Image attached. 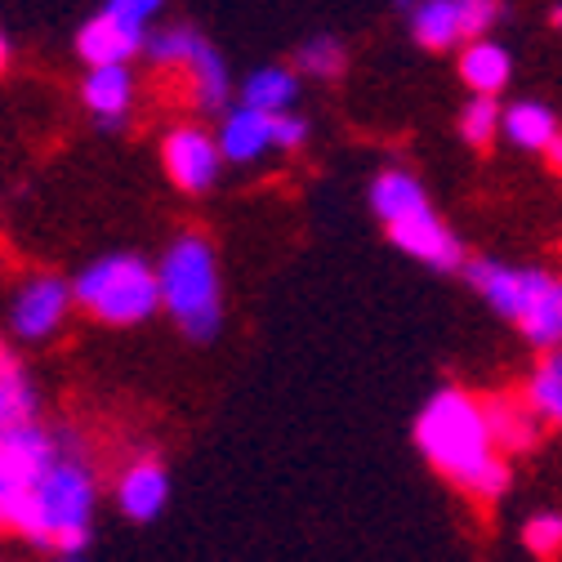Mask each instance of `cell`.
<instances>
[{
	"mask_svg": "<svg viewBox=\"0 0 562 562\" xmlns=\"http://www.w3.org/2000/svg\"><path fill=\"white\" fill-rule=\"evenodd\" d=\"M522 339L531 348H540V353H553V348H562V277H553L544 295L536 300V308L527 313V322L518 326Z\"/></svg>",
	"mask_w": 562,
	"mask_h": 562,
	"instance_id": "24",
	"label": "cell"
},
{
	"mask_svg": "<svg viewBox=\"0 0 562 562\" xmlns=\"http://www.w3.org/2000/svg\"><path fill=\"white\" fill-rule=\"evenodd\" d=\"M144 45H148V27L125 23L108 10L86 19L77 32V54L86 67H130V58L144 54Z\"/></svg>",
	"mask_w": 562,
	"mask_h": 562,
	"instance_id": "10",
	"label": "cell"
},
{
	"mask_svg": "<svg viewBox=\"0 0 562 562\" xmlns=\"http://www.w3.org/2000/svg\"><path fill=\"white\" fill-rule=\"evenodd\" d=\"M19 425H36V384L23 371V362L5 358L0 362V434Z\"/></svg>",
	"mask_w": 562,
	"mask_h": 562,
	"instance_id": "20",
	"label": "cell"
},
{
	"mask_svg": "<svg viewBox=\"0 0 562 562\" xmlns=\"http://www.w3.org/2000/svg\"><path fill=\"white\" fill-rule=\"evenodd\" d=\"M161 166L170 175V183L179 192H210L220 179V144L210 138L201 125H175L166 138H161Z\"/></svg>",
	"mask_w": 562,
	"mask_h": 562,
	"instance_id": "7",
	"label": "cell"
},
{
	"mask_svg": "<svg viewBox=\"0 0 562 562\" xmlns=\"http://www.w3.org/2000/svg\"><path fill=\"white\" fill-rule=\"evenodd\" d=\"M482 415H486L491 442H496V451L505 460L527 456V451L540 447L544 425H540V415L527 406L522 393H491V397H482Z\"/></svg>",
	"mask_w": 562,
	"mask_h": 562,
	"instance_id": "11",
	"label": "cell"
},
{
	"mask_svg": "<svg viewBox=\"0 0 562 562\" xmlns=\"http://www.w3.org/2000/svg\"><path fill=\"white\" fill-rule=\"evenodd\" d=\"M411 36L425 49H451L460 36V19H456V0H419L411 10Z\"/></svg>",
	"mask_w": 562,
	"mask_h": 562,
	"instance_id": "23",
	"label": "cell"
},
{
	"mask_svg": "<svg viewBox=\"0 0 562 562\" xmlns=\"http://www.w3.org/2000/svg\"><path fill=\"white\" fill-rule=\"evenodd\" d=\"M81 103L103 130H121L134 103V72L130 67H90L81 81Z\"/></svg>",
	"mask_w": 562,
	"mask_h": 562,
	"instance_id": "13",
	"label": "cell"
},
{
	"mask_svg": "<svg viewBox=\"0 0 562 562\" xmlns=\"http://www.w3.org/2000/svg\"><path fill=\"white\" fill-rule=\"evenodd\" d=\"M157 286H161V308L175 317V326L192 344H210L220 335L224 286H220L215 246L201 233H183L170 241V250L157 263Z\"/></svg>",
	"mask_w": 562,
	"mask_h": 562,
	"instance_id": "2",
	"label": "cell"
},
{
	"mask_svg": "<svg viewBox=\"0 0 562 562\" xmlns=\"http://www.w3.org/2000/svg\"><path fill=\"white\" fill-rule=\"evenodd\" d=\"M456 19H460L464 41H482L501 23V0H456Z\"/></svg>",
	"mask_w": 562,
	"mask_h": 562,
	"instance_id": "28",
	"label": "cell"
},
{
	"mask_svg": "<svg viewBox=\"0 0 562 562\" xmlns=\"http://www.w3.org/2000/svg\"><path fill=\"white\" fill-rule=\"evenodd\" d=\"M183 81H188V94H192V103H196L201 112H228L233 77H228V63H224V54H220L215 45H205V49L192 58V67L183 72Z\"/></svg>",
	"mask_w": 562,
	"mask_h": 562,
	"instance_id": "18",
	"label": "cell"
},
{
	"mask_svg": "<svg viewBox=\"0 0 562 562\" xmlns=\"http://www.w3.org/2000/svg\"><path fill=\"white\" fill-rule=\"evenodd\" d=\"M397 5H406V10H415V5H419V0H397Z\"/></svg>",
	"mask_w": 562,
	"mask_h": 562,
	"instance_id": "35",
	"label": "cell"
},
{
	"mask_svg": "<svg viewBox=\"0 0 562 562\" xmlns=\"http://www.w3.org/2000/svg\"><path fill=\"white\" fill-rule=\"evenodd\" d=\"M544 157H549V166H553V170H562V130H558V138H553V144L544 148Z\"/></svg>",
	"mask_w": 562,
	"mask_h": 562,
	"instance_id": "31",
	"label": "cell"
},
{
	"mask_svg": "<svg viewBox=\"0 0 562 562\" xmlns=\"http://www.w3.org/2000/svg\"><path fill=\"white\" fill-rule=\"evenodd\" d=\"M300 99V72L295 67H255L241 86V108L250 112H263V116H281L291 112Z\"/></svg>",
	"mask_w": 562,
	"mask_h": 562,
	"instance_id": "17",
	"label": "cell"
},
{
	"mask_svg": "<svg viewBox=\"0 0 562 562\" xmlns=\"http://www.w3.org/2000/svg\"><path fill=\"white\" fill-rule=\"evenodd\" d=\"M549 23H553V27L562 32V5H553V14H549Z\"/></svg>",
	"mask_w": 562,
	"mask_h": 562,
	"instance_id": "34",
	"label": "cell"
},
{
	"mask_svg": "<svg viewBox=\"0 0 562 562\" xmlns=\"http://www.w3.org/2000/svg\"><path fill=\"white\" fill-rule=\"evenodd\" d=\"M415 447L438 477H447L473 505H501L514 486V464L496 451L482 415V397L469 389H438L415 415Z\"/></svg>",
	"mask_w": 562,
	"mask_h": 562,
	"instance_id": "1",
	"label": "cell"
},
{
	"mask_svg": "<svg viewBox=\"0 0 562 562\" xmlns=\"http://www.w3.org/2000/svg\"><path fill=\"white\" fill-rule=\"evenodd\" d=\"M0 362H5V358H0Z\"/></svg>",
	"mask_w": 562,
	"mask_h": 562,
	"instance_id": "37",
	"label": "cell"
},
{
	"mask_svg": "<svg viewBox=\"0 0 562 562\" xmlns=\"http://www.w3.org/2000/svg\"><path fill=\"white\" fill-rule=\"evenodd\" d=\"M344 67H348V49H344L335 36H308V41L295 49V72H300V77L335 81V77H344Z\"/></svg>",
	"mask_w": 562,
	"mask_h": 562,
	"instance_id": "25",
	"label": "cell"
},
{
	"mask_svg": "<svg viewBox=\"0 0 562 562\" xmlns=\"http://www.w3.org/2000/svg\"><path fill=\"white\" fill-rule=\"evenodd\" d=\"M103 10H108V14H116V19H125V23L148 27V23L166 10V0H108Z\"/></svg>",
	"mask_w": 562,
	"mask_h": 562,
	"instance_id": "30",
	"label": "cell"
},
{
	"mask_svg": "<svg viewBox=\"0 0 562 562\" xmlns=\"http://www.w3.org/2000/svg\"><path fill=\"white\" fill-rule=\"evenodd\" d=\"M501 116H505V108H501L496 99L473 94V99L464 103V112H460V134L469 138L473 148H486L491 138H496V130H501Z\"/></svg>",
	"mask_w": 562,
	"mask_h": 562,
	"instance_id": "27",
	"label": "cell"
},
{
	"mask_svg": "<svg viewBox=\"0 0 562 562\" xmlns=\"http://www.w3.org/2000/svg\"><path fill=\"white\" fill-rule=\"evenodd\" d=\"M210 41L196 32V27H188V23H179V27H161V32H153L148 36V45H144V58L157 67V72H188L192 67V58L205 49Z\"/></svg>",
	"mask_w": 562,
	"mask_h": 562,
	"instance_id": "21",
	"label": "cell"
},
{
	"mask_svg": "<svg viewBox=\"0 0 562 562\" xmlns=\"http://www.w3.org/2000/svg\"><path fill=\"white\" fill-rule=\"evenodd\" d=\"M67 447L49 434V429H41V425H19V429H10V434H0V477L5 482H23V486H36L49 469H54V460L63 456Z\"/></svg>",
	"mask_w": 562,
	"mask_h": 562,
	"instance_id": "12",
	"label": "cell"
},
{
	"mask_svg": "<svg viewBox=\"0 0 562 562\" xmlns=\"http://www.w3.org/2000/svg\"><path fill=\"white\" fill-rule=\"evenodd\" d=\"M5 67H10V41H5V32H0V77H5Z\"/></svg>",
	"mask_w": 562,
	"mask_h": 562,
	"instance_id": "32",
	"label": "cell"
},
{
	"mask_svg": "<svg viewBox=\"0 0 562 562\" xmlns=\"http://www.w3.org/2000/svg\"><path fill=\"white\" fill-rule=\"evenodd\" d=\"M501 130L509 134V144H514V148L544 153L553 138H558V116H553L544 103H536V99H518V103L505 108Z\"/></svg>",
	"mask_w": 562,
	"mask_h": 562,
	"instance_id": "19",
	"label": "cell"
},
{
	"mask_svg": "<svg viewBox=\"0 0 562 562\" xmlns=\"http://www.w3.org/2000/svg\"><path fill=\"white\" fill-rule=\"evenodd\" d=\"M518 540L531 558L540 562H558L562 558V509H536L522 518L518 527Z\"/></svg>",
	"mask_w": 562,
	"mask_h": 562,
	"instance_id": "26",
	"label": "cell"
},
{
	"mask_svg": "<svg viewBox=\"0 0 562 562\" xmlns=\"http://www.w3.org/2000/svg\"><path fill=\"white\" fill-rule=\"evenodd\" d=\"M308 121L300 116V112H281V116H272V148H281V153H295V148H304L308 144Z\"/></svg>",
	"mask_w": 562,
	"mask_h": 562,
	"instance_id": "29",
	"label": "cell"
},
{
	"mask_svg": "<svg viewBox=\"0 0 562 562\" xmlns=\"http://www.w3.org/2000/svg\"><path fill=\"white\" fill-rule=\"evenodd\" d=\"M72 304H77L72 286H67L63 277H27L23 286L14 291V300H10V326H14L19 339L41 344V339L63 330Z\"/></svg>",
	"mask_w": 562,
	"mask_h": 562,
	"instance_id": "6",
	"label": "cell"
},
{
	"mask_svg": "<svg viewBox=\"0 0 562 562\" xmlns=\"http://www.w3.org/2000/svg\"><path fill=\"white\" fill-rule=\"evenodd\" d=\"M0 358H10V353H5V339H0Z\"/></svg>",
	"mask_w": 562,
	"mask_h": 562,
	"instance_id": "36",
	"label": "cell"
},
{
	"mask_svg": "<svg viewBox=\"0 0 562 562\" xmlns=\"http://www.w3.org/2000/svg\"><path fill=\"white\" fill-rule=\"evenodd\" d=\"M464 277H469V286L491 304V313L509 317L514 326L527 322V313L536 308V300L553 281V272H544V268H514V263H496V259L464 263Z\"/></svg>",
	"mask_w": 562,
	"mask_h": 562,
	"instance_id": "5",
	"label": "cell"
},
{
	"mask_svg": "<svg viewBox=\"0 0 562 562\" xmlns=\"http://www.w3.org/2000/svg\"><path fill=\"white\" fill-rule=\"evenodd\" d=\"M72 300L86 317L99 326H144L161 313V286H157V268L144 255H103L86 263L72 281Z\"/></svg>",
	"mask_w": 562,
	"mask_h": 562,
	"instance_id": "4",
	"label": "cell"
},
{
	"mask_svg": "<svg viewBox=\"0 0 562 562\" xmlns=\"http://www.w3.org/2000/svg\"><path fill=\"white\" fill-rule=\"evenodd\" d=\"M389 241H393L402 255L429 263V268H438V272H456V268L464 263L460 237L434 215V210H419V215H411V220H402V224H389Z\"/></svg>",
	"mask_w": 562,
	"mask_h": 562,
	"instance_id": "9",
	"label": "cell"
},
{
	"mask_svg": "<svg viewBox=\"0 0 562 562\" xmlns=\"http://www.w3.org/2000/svg\"><path fill=\"white\" fill-rule=\"evenodd\" d=\"M522 397H527V406L540 415L544 429H562V348L544 353V362L531 371Z\"/></svg>",
	"mask_w": 562,
	"mask_h": 562,
	"instance_id": "22",
	"label": "cell"
},
{
	"mask_svg": "<svg viewBox=\"0 0 562 562\" xmlns=\"http://www.w3.org/2000/svg\"><path fill=\"white\" fill-rule=\"evenodd\" d=\"M509 77H514V58H509L505 45H496V41H469L460 49V81L473 94L496 99L509 86Z\"/></svg>",
	"mask_w": 562,
	"mask_h": 562,
	"instance_id": "15",
	"label": "cell"
},
{
	"mask_svg": "<svg viewBox=\"0 0 562 562\" xmlns=\"http://www.w3.org/2000/svg\"><path fill=\"white\" fill-rule=\"evenodd\" d=\"M215 144H220V157L224 161L250 166V161H259L272 148V116L250 112V108H228L224 121H220Z\"/></svg>",
	"mask_w": 562,
	"mask_h": 562,
	"instance_id": "14",
	"label": "cell"
},
{
	"mask_svg": "<svg viewBox=\"0 0 562 562\" xmlns=\"http://www.w3.org/2000/svg\"><path fill=\"white\" fill-rule=\"evenodd\" d=\"M99 482L77 451H63L54 469L32 486V527L27 540L54 553H86L94 536Z\"/></svg>",
	"mask_w": 562,
	"mask_h": 562,
	"instance_id": "3",
	"label": "cell"
},
{
	"mask_svg": "<svg viewBox=\"0 0 562 562\" xmlns=\"http://www.w3.org/2000/svg\"><path fill=\"white\" fill-rule=\"evenodd\" d=\"M371 210L389 224H402L419 210H429V196H425V183H419L411 170H380L375 183H371Z\"/></svg>",
	"mask_w": 562,
	"mask_h": 562,
	"instance_id": "16",
	"label": "cell"
},
{
	"mask_svg": "<svg viewBox=\"0 0 562 562\" xmlns=\"http://www.w3.org/2000/svg\"><path fill=\"white\" fill-rule=\"evenodd\" d=\"M170 491L175 482L161 456H134L116 473V509L130 522H157L170 505Z\"/></svg>",
	"mask_w": 562,
	"mask_h": 562,
	"instance_id": "8",
	"label": "cell"
},
{
	"mask_svg": "<svg viewBox=\"0 0 562 562\" xmlns=\"http://www.w3.org/2000/svg\"><path fill=\"white\" fill-rule=\"evenodd\" d=\"M49 562H90V558H86V553H54Z\"/></svg>",
	"mask_w": 562,
	"mask_h": 562,
	"instance_id": "33",
	"label": "cell"
}]
</instances>
